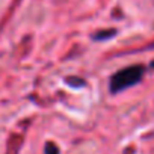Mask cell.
Segmentation results:
<instances>
[{"mask_svg": "<svg viewBox=\"0 0 154 154\" xmlns=\"http://www.w3.org/2000/svg\"><path fill=\"white\" fill-rule=\"evenodd\" d=\"M143 72H145V68L142 65H131V66L119 69L110 77V91L115 94L139 83L140 79L143 77Z\"/></svg>", "mask_w": 154, "mask_h": 154, "instance_id": "1", "label": "cell"}, {"mask_svg": "<svg viewBox=\"0 0 154 154\" xmlns=\"http://www.w3.org/2000/svg\"><path fill=\"white\" fill-rule=\"evenodd\" d=\"M45 154H59V149H57V146L53 142H47V145H45Z\"/></svg>", "mask_w": 154, "mask_h": 154, "instance_id": "2", "label": "cell"}, {"mask_svg": "<svg viewBox=\"0 0 154 154\" xmlns=\"http://www.w3.org/2000/svg\"><path fill=\"white\" fill-rule=\"evenodd\" d=\"M113 33H115V30H110V32H103V33H98V35H95V38L101 39V38H107V36H112Z\"/></svg>", "mask_w": 154, "mask_h": 154, "instance_id": "3", "label": "cell"}]
</instances>
